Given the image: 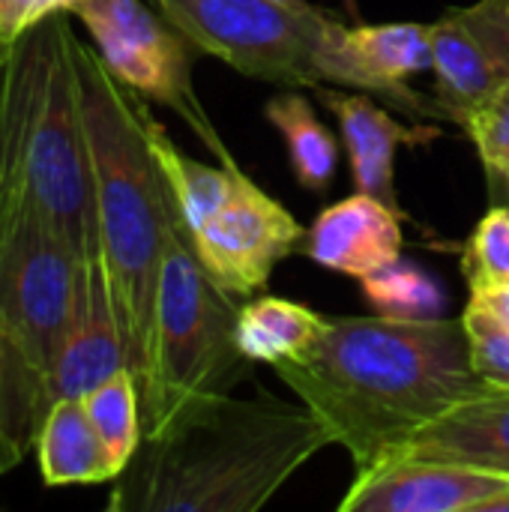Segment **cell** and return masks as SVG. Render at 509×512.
<instances>
[{"instance_id":"1","label":"cell","mask_w":509,"mask_h":512,"mask_svg":"<svg viewBox=\"0 0 509 512\" xmlns=\"http://www.w3.org/2000/svg\"><path fill=\"white\" fill-rule=\"evenodd\" d=\"M273 372L330 429L354 477L387 462L420 426L489 387L462 321L327 318L315 348Z\"/></svg>"},{"instance_id":"2","label":"cell","mask_w":509,"mask_h":512,"mask_svg":"<svg viewBox=\"0 0 509 512\" xmlns=\"http://www.w3.org/2000/svg\"><path fill=\"white\" fill-rule=\"evenodd\" d=\"M330 429L297 399L231 393L192 408L138 453L117 477L108 510L255 512L321 450Z\"/></svg>"},{"instance_id":"3","label":"cell","mask_w":509,"mask_h":512,"mask_svg":"<svg viewBox=\"0 0 509 512\" xmlns=\"http://www.w3.org/2000/svg\"><path fill=\"white\" fill-rule=\"evenodd\" d=\"M15 225L54 231L81 264L102 255L69 12L0 60V231Z\"/></svg>"},{"instance_id":"4","label":"cell","mask_w":509,"mask_h":512,"mask_svg":"<svg viewBox=\"0 0 509 512\" xmlns=\"http://www.w3.org/2000/svg\"><path fill=\"white\" fill-rule=\"evenodd\" d=\"M75 72L93 165L99 252L126 366L141 387L150 366L159 267L174 201L147 141V99L120 84L99 51L78 36Z\"/></svg>"},{"instance_id":"5","label":"cell","mask_w":509,"mask_h":512,"mask_svg":"<svg viewBox=\"0 0 509 512\" xmlns=\"http://www.w3.org/2000/svg\"><path fill=\"white\" fill-rule=\"evenodd\" d=\"M81 258L42 225L0 231V477L48 414V378L75 318Z\"/></svg>"},{"instance_id":"6","label":"cell","mask_w":509,"mask_h":512,"mask_svg":"<svg viewBox=\"0 0 509 512\" xmlns=\"http://www.w3.org/2000/svg\"><path fill=\"white\" fill-rule=\"evenodd\" d=\"M237 312V297L201 267L174 210L159 267L150 366L138 387L144 438L168 432L192 408L249 378L252 360L237 345Z\"/></svg>"},{"instance_id":"7","label":"cell","mask_w":509,"mask_h":512,"mask_svg":"<svg viewBox=\"0 0 509 512\" xmlns=\"http://www.w3.org/2000/svg\"><path fill=\"white\" fill-rule=\"evenodd\" d=\"M204 54L270 84H339L360 90L348 24L279 0H153Z\"/></svg>"},{"instance_id":"8","label":"cell","mask_w":509,"mask_h":512,"mask_svg":"<svg viewBox=\"0 0 509 512\" xmlns=\"http://www.w3.org/2000/svg\"><path fill=\"white\" fill-rule=\"evenodd\" d=\"M72 15L87 27L111 75L150 102L171 108L219 165L240 168L207 117L192 84V42L144 0H78Z\"/></svg>"},{"instance_id":"9","label":"cell","mask_w":509,"mask_h":512,"mask_svg":"<svg viewBox=\"0 0 509 512\" xmlns=\"http://www.w3.org/2000/svg\"><path fill=\"white\" fill-rule=\"evenodd\" d=\"M201 267L231 297H252L273 270L300 249L306 231L276 198L258 189L243 168L234 171L228 198L186 231Z\"/></svg>"},{"instance_id":"10","label":"cell","mask_w":509,"mask_h":512,"mask_svg":"<svg viewBox=\"0 0 509 512\" xmlns=\"http://www.w3.org/2000/svg\"><path fill=\"white\" fill-rule=\"evenodd\" d=\"M435 99L447 120L468 117L509 81V0H477L432 24Z\"/></svg>"},{"instance_id":"11","label":"cell","mask_w":509,"mask_h":512,"mask_svg":"<svg viewBox=\"0 0 509 512\" xmlns=\"http://www.w3.org/2000/svg\"><path fill=\"white\" fill-rule=\"evenodd\" d=\"M509 477L432 459H390L354 477L339 512H480Z\"/></svg>"},{"instance_id":"12","label":"cell","mask_w":509,"mask_h":512,"mask_svg":"<svg viewBox=\"0 0 509 512\" xmlns=\"http://www.w3.org/2000/svg\"><path fill=\"white\" fill-rule=\"evenodd\" d=\"M120 369H129L126 348L111 306L105 264L102 255H96L81 264L75 318L48 378V408L57 399H84Z\"/></svg>"},{"instance_id":"13","label":"cell","mask_w":509,"mask_h":512,"mask_svg":"<svg viewBox=\"0 0 509 512\" xmlns=\"http://www.w3.org/2000/svg\"><path fill=\"white\" fill-rule=\"evenodd\" d=\"M390 459H432L509 477V387L489 384L456 402L420 426Z\"/></svg>"},{"instance_id":"14","label":"cell","mask_w":509,"mask_h":512,"mask_svg":"<svg viewBox=\"0 0 509 512\" xmlns=\"http://www.w3.org/2000/svg\"><path fill=\"white\" fill-rule=\"evenodd\" d=\"M300 252L360 282L402 258V213L366 192H354L312 222Z\"/></svg>"},{"instance_id":"15","label":"cell","mask_w":509,"mask_h":512,"mask_svg":"<svg viewBox=\"0 0 509 512\" xmlns=\"http://www.w3.org/2000/svg\"><path fill=\"white\" fill-rule=\"evenodd\" d=\"M348 48L363 93L414 117L447 120L438 99H429L408 84L411 75L432 69V24H354L348 27Z\"/></svg>"},{"instance_id":"16","label":"cell","mask_w":509,"mask_h":512,"mask_svg":"<svg viewBox=\"0 0 509 512\" xmlns=\"http://www.w3.org/2000/svg\"><path fill=\"white\" fill-rule=\"evenodd\" d=\"M318 99L336 114L342 126V138L348 147L351 159V177L354 189L366 192L396 213L399 207V192H396V150L402 144L426 141L438 135V129H408L402 126L390 111H384L372 93H342L330 90L324 84H315Z\"/></svg>"},{"instance_id":"17","label":"cell","mask_w":509,"mask_h":512,"mask_svg":"<svg viewBox=\"0 0 509 512\" xmlns=\"http://www.w3.org/2000/svg\"><path fill=\"white\" fill-rule=\"evenodd\" d=\"M33 450L45 486H87L114 480L108 453L81 399H57L48 408Z\"/></svg>"},{"instance_id":"18","label":"cell","mask_w":509,"mask_h":512,"mask_svg":"<svg viewBox=\"0 0 509 512\" xmlns=\"http://www.w3.org/2000/svg\"><path fill=\"white\" fill-rule=\"evenodd\" d=\"M324 321L303 303L255 297L237 312V345L252 363H297L315 348Z\"/></svg>"},{"instance_id":"19","label":"cell","mask_w":509,"mask_h":512,"mask_svg":"<svg viewBox=\"0 0 509 512\" xmlns=\"http://www.w3.org/2000/svg\"><path fill=\"white\" fill-rule=\"evenodd\" d=\"M144 129H147L150 150H153L159 171L168 183V192H171V201H174V210H177L183 228L186 231L198 228L228 198L237 168L204 165V162H195L186 153H180V147L168 138L165 126L153 117L150 108H144Z\"/></svg>"},{"instance_id":"20","label":"cell","mask_w":509,"mask_h":512,"mask_svg":"<svg viewBox=\"0 0 509 512\" xmlns=\"http://www.w3.org/2000/svg\"><path fill=\"white\" fill-rule=\"evenodd\" d=\"M264 114L285 141L288 162L294 168L297 183L318 195L327 192L336 177L339 147H336V138L330 135V129L318 120L312 102L306 96L288 90V93L270 96L264 105Z\"/></svg>"},{"instance_id":"21","label":"cell","mask_w":509,"mask_h":512,"mask_svg":"<svg viewBox=\"0 0 509 512\" xmlns=\"http://www.w3.org/2000/svg\"><path fill=\"white\" fill-rule=\"evenodd\" d=\"M87 417L108 453L114 477L126 471L132 456L141 447L144 426H141V393L138 381L129 369H120L99 387H93L84 399Z\"/></svg>"},{"instance_id":"22","label":"cell","mask_w":509,"mask_h":512,"mask_svg":"<svg viewBox=\"0 0 509 512\" xmlns=\"http://www.w3.org/2000/svg\"><path fill=\"white\" fill-rule=\"evenodd\" d=\"M360 288L378 315L390 318H438L444 309V291L417 264L393 261L384 270L363 276Z\"/></svg>"},{"instance_id":"23","label":"cell","mask_w":509,"mask_h":512,"mask_svg":"<svg viewBox=\"0 0 509 512\" xmlns=\"http://www.w3.org/2000/svg\"><path fill=\"white\" fill-rule=\"evenodd\" d=\"M462 273L471 291L509 285V207H495L480 219L462 252Z\"/></svg>"},{"instance_id":"24","label":"cell","mask_w":509,"mask_h":512,"mask_svg":"<svg viewBox=\"0 0 509 512\" xmlns=\"http://www.w3.org/2000/svg\"><path fill=\"white\" fill-rule=\"evenodd\" d=\"M462 129L477 144L486 171L509 183V81L468 117Z\"/></svg>"},{"instance_id":"25","label":"cell","mask_w":509,"mask_h":512,"mask_svg":"<svg viewBox=\"0 0 509 512\" xmlns=\"http://www.w3.org/2000/svg\"><path fill=\"white\" fill-rule=\"evenodd\" d=\"M468 342H471V363L474 372L498 387H509V330L492 321L486 312L468 306L462 315Z\"/></svg>"},{"instance_id":"26","label":"cell","mask_w":509,"mask_h":512,"mask_svg":"<svg viewBox=\"0 0 509 512\" xmlns=\"http://www.w3.org/2000/svg\"><path fill=\"white\" fill-rule=\"evenodd\" d=\"M75 3L78 0H0V36L6 42H15L54 15H72Z\"/></svg>"},{"instance_id":"27","label":"cell","mask_w":509,"mask_h":512,"mask_svg":"<svg viewBox=\"0 0 509 512\" xmlns=\"http://www.w3.org/2000/svg\"><path fill=\"white\" fill-rule=\"evenodd\" d=\"M468 306L486 312L492 321H498L501 327L509 330V285H495V288L471 291V303Z\"/></svg>"},{"instance_id":"28","label":"cell","mask_w":509,"mask_h":512,"mask_svg":"<svg viewBox=\"0 0 509 512\" xmlns=\"http://www.w3.org/2000/svg\"><path fill=\"white\" fill-rule=\"evenodd\" d=\"M480 512H509V489L507 492H501L498 498H492Z\"/></svg>"},{"instance_id":"29","label":"cell","mask_w":509,"mask_h":512,"mask_svg":"<svg viewBox=\"0 0 509 512\" xmlns=\"http://www.w3.org/2000/svg\"><path fill=\"white\" fill-rule=\"evenodd\" d=\"M339 3H342V9L348 12V18L360 24V9H357V0H339Z\"/></svg>"},{"instance_id":"30","label":"cell","mask_w":509,"mask_h":512,"mask_svg":"<svg viewBox=\"0 0 509 512\" xmlns=\"http://www.w3.org/2000/svg\"><path fill=\"white\" fill-rule=\"evenodd\" d=\"M279 3H285V6H309V0H279Z\"/></svg>"},{"instance_id":"31","label":"cell","mask_w":509,"mask_h":512,"mask_svg":"<svg viewBox=\"0 0 509 512\" xmlns=\"http://www.w3.org/2000/svg\"><path fill=\"white\" fill-rule=\"evenodd\" d=\"M9 45H12V42H6V39L0 36V60L6 57V51H9Z\"/></svg>"}]
</instances>
